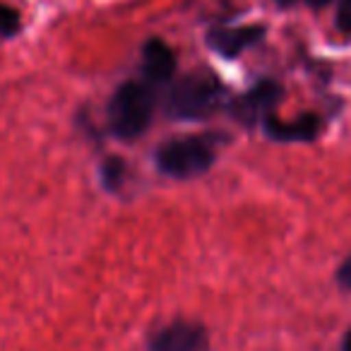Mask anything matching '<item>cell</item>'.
Here are the masks:
<instances>
[{"label": "cell", "instance_id": "6da1fadb", "mask_svg": "<svg viewBox=\"0 0 351 351\" xmlns=\"http://www.w3.org/2000/svg\"><path fill=\"white\" fill-rule=\"evenodd\" d=\"M229 104V87L210 68L191 70L173 80L164 108L173 121H207Z\"/></svg>", "mask_w": 351, "mask_h": 351}, {"label": "cell", "instance_id": "7a4b0ae2", "mask_svg": "<svg viewBox=\"0 0 351 351\" xmlns=\"http://www.w3.org/2000/svg\"><path fill=\"white\" fill-rule=\"evenodd\" d=\"M226 142H229V137L217 130L202 132V135L171 137L156 147V171L173 178V181L200 178L217 164L221 145H226Z\"/></svg>", "mask_w": 351, "mask_h": 351}, {"label": "cell", "instance_id": "3957f363", "mask_svg": "<svg viewBox=\"0 0 351 351\" xmlns=\"http://www.w3.org/2000/svg\"><path fill=\"white\" fill-rule=\"evenodd\" d=\"M156 108V89L142 80H125L106 104V125L118 140H137L149 128Z\"/></svg>", "mask_w": 351, "mask_h": 351}, {"label": "cell", "instance_id": "277c9868", "mask_svg": "<svg viewBox=\"0 0 351 351\" xmlns=\"http://www.w3.org/2000/svg\"><path fill=\"white\" fill-rule=\"evenodd\" d=\"M282 99H284L282 82H277V80H260L250 89L231 97L229 104H226V111L231 113V118L236 123H241L245 128H255L277 111Z\"/></svg>", "mask_w": 351, "mask_h": 351}, {"label": "cell", "instance_id": "5b68a950", "mask_svg": "<svg viewBox=\"0 0 351 351\" xmlns=\"http://www.w3.org/2000/svg\"><path fill=\"white\" fill-rule=\"evenodd\" d=\"M147 351H210V330L200 320L176 317L149 332Z\"/></svg>", "mask_w": 351, "mask_h": 351}, {"label": "cell", "instance_id": "8992f818", "mask_svg": "<svg viewBox=\"0 0 351 351\" xmlns=\"http://www.w3.org/2000/svg\"><path fill=\"white\" fill-rule=\"evenodd\" d=\"M267 34L265 25H217L207 32L205 41L217 56L226 60H234L239 56H243L245 51H250L253 46H258Z\"/></svg>", "mask_w": 351, "mask_h": 351}, {"label": "cell", "instance_id": "52a82bcc", "mask_svg": "<svg viewBox=\"0 0 351 351\" xmlns=\"http://www.w3.org/2000/svg\"><path fill=\"white\" fill-rule=\"evenodd\" d=\"M265 137L279 145H306V142H315L322 132V118L317 113H303V116L293 118V121H284L277 113L267 116L263 123Z\"/></svg>", "mask_w": 351, "mask_h": 351}, {"label": "cell", "instance_id": "ba28073f", "mask_svg": "<svg viewBox=\"0 0 351 351\" xmlns=\"http://www.w3.org/2000/svg\"><path fill=\"white\" fill-rule=\"evenodd\" d=\"M176 53L164 39L159 36H152L142 44V63H140V73H142V82L152 84V87H161V84H169L176 75Z\"/></svg>", "mask_w": 351, "mask_h": 351}, {"label": "cell", "instance_id": "9c48e42d", "mask_svg": "<svg viewBox=\"0 0 351 351\" xmlns=\"http://www.w3.org/2000/svg\"><path fill=\"white\" fill-rule=\"evenodd\" d=\"M128 161L123 156H116V154H108L101 159L99 164V181H101V188L106 193H121L123 186L128 181Z\"/></svg>", "mask_w": 351, "mask_h": 351}, {"label": "cell", "instance_id": "30bf717a", "mask_svg": "<svg viewBox=\"0 0 351 351\" xmlns=\"http://www.w3.org/2000/svg\"><path fill=\"white\" fill-rule=\"evenodd\" d=\"M22 32V12L0 0V39H15Z\"/></svg>", "mask_w": 351, "mask_h": 351}, {"label": "cell", "instance_id": "8fae6325", "mask_svg": "<svg viewBox=\"0 0 351 351\" xmlns=\"http://www.w3.org/2000/svg\"><path fill=\"white\" fill-rule=\"evenodd\" d=\"M335 25L341 34L351 36V0H337L335 8Z\"/></svg>", "mask_w": 351, "mask_h": 351}, {"label": "cell", "instance_id": "7c38bea8", "mask_svg": "<svg viewBox=\"0 0 351 351\" xmlns=\"http://www.w3.org/2000/svg\"><path fill=\"white\" fill-rule=\"evenodd\" d=\"M274 5L282 10H291V8H311V10H322L332 3V0H272Z\"/></svg>", "mask_w": 351, "mask_h": 351}, {"label": "cell", "instance_id": "4fadbf2b", "mask_svg": "<svg viewBox=\"0 0 351 351\" xmlns=\"http://www.w3.org/2000/svg\"><path fill=\"white\" fill-rule=\"evenodd\" d=\"M335 282H337V287H339L341 291H351V255L339 265V267H337Z\"/></svg>", "mask_w": 351, "mask_h": 351}, {"label": "cell", "instance_id": "5bb4252c", "mask_svg": "<svg viewBox=\"0 0 351 351\" xmlns=\"http://www.w3.org/2000/svg\"><path fill=\"white\" fill-rule=\"evenodd\" d=\"M341 351H351V330L344 335V339H341Z\"/></svg>", "mask_w": 351, "mask_h": 351}]
</instances>
